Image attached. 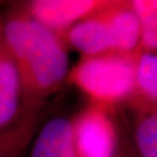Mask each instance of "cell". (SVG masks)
I'll return each instance as SVG.
<instances>
[{"label":"cell","mask_w":157,"mask_h":157,"mask_svg":"<svg viewBox=\"0 0 157 157\" xmlns=\"http://www.w3.org/2000/svg\"><path fill=\"white\" fill-rule=\"evenodd\" d=\"M2 19H4V13L1 12V2H0V43L2 40Z\"/></svg>","instance_id":"obj_13"},{"label":"cell","mask_w":157,"mask_h":157,"mask_svg":"<svg viewBox=\"0 0 157 157\" xmlns=\"http://www.w3.org/2000/svg\"><path fill=\"white\" fill-rule=\"evenodd\" d=\"M45 104H23L14 124L0 130V157H25L43 121Z\"/></svg>","instance_id":"obj_7"},{"label":"cell","mask_w":157,"mask_h":157,"mask_svg":"<svg viewBox=\"0 0 157 157\" xmlns=\"http://www.w3.org/2000/svg\"><path fill=\"white\" fill-rule=\"evenodd\" d=\"M141 25L139 51L157 54V0L130 1Z\"/></svg>","instance_id":"obj_12"},{"label":"cell","mask_w":157,"mask_h":157,"mask_svg":"<svg viewBox=\"0 0 157 157\" xmlns=\"http://www.w3.org/2000/svg\"><path fill=\"white\" fill-rule=\"evenodd\" d=\"M64 157H76V155H75V151H71V152H69V154H67V155H65V156Z\"/></svg>","instance_id":"obj_14"},{"label":"cell","mask_w":157,"mask_h":157,"mask_svg":"<svg viewBox=\"0 0 157 157\" xmlns=\"http://www.w3.org/2000/svg\"><path fill=\"white\" fill-rule=\"evenodd\" d=\"M135 97L157 104V54L137 51Z\"/></svg>","instance_id":"obj_11"},{"label":"cell","mask_w":157,"mask_h":157,"mask_svg":"<svg viewBox=\"0 0 157 157\" xmlns=\"http://www.w3.org/2000/svg\"><path fill=\"white\" fill-rule=\"evenodd\" d=\"M72 150V119L56 117L40 126L25 157H64Z\"/></svg>","instance_id":"obj_9"},{"label":"cell","mask_w":157,"mask_h":157,"mask_svg":"<svg viewBox=\"0 0 157 157\" xmlns=\"http://www.w3.org/2000/svg\"><path fill=\"white\" fill-rule=\"evenodd\" d=\"M105 7L93 15L76 23L61 35L69 50L72 49L78 51L80 57L113 52L111 33L104 14Z\"/></svg>","instance_id":"obj_5"},{"label":"cell","mask_w":157,"mask_h":157,"mask_svg":"<svg viewBox=\"0 0 157 157\" xmlns=\"http://www.w3.org/2000/svg\"><path fill=\"white\" fill-rule=\"evenodd\" d=\"M27 14L54 33L62 35L76 23L95 14L106 0H29L17 2Z\"/></svg>","instance_id":"obj_4"},{"label":"cell","mask_w":157,"mask_h":157,"mask_svg":"<svg viewBox=\"0 0 157 157\" xmlns=\"http://www.w3.org/2000/svg\"><path fill=\"white\" fill-rule=\"evenodd\" d=\"M113 44V52L134 54L139 51L141 25L130 1H109L104 10Z\"/></svg>","instance_id":"obj_6"},{"label":"cell","mask_w":157,"mask_h":157,"mask_svg":"<svg viewBox=\"0 0 157 157\" xmlns=\"http://www.w3.org/2000/svg\"><path fill=\"white\" fill-rule=\"evenodd\" d=\"M128 157H136V156H135L134 152H133V155H128Z\"/></svg>","instance_id":"obj_15"},{"label":"cell","mask_w":157,"mask_h":157,"mask_svg":"<svg viewBox=\"0 0 157 157\" xmlns=\"http://www.w3.org/2000/svg\"><path fill=\"white\" fill-rule=\"evenodd\" d=\"M136 57L137 52L80 57L70 67L67 83L82 92L89 104L113 112L135 95Z\"/></svg>","instance_id":"obj_2"},{"label":"cell","mask_w":157,"mask_h":157,"mask_svg":"<svg viewBox=\"0 0 157 157\" xmlns=\"http://www.w3.org/2000/svg\"><path fill=\"white\" fill-rule=\"evenodd\" d=\"M1 43L21 77L23 104H45L67 83L70 59L62 36L37 22L19 4L4 13Z\"/></svg>","instance_id":"obj_1"},{"label":"cell","mask_w":157,"mask_h":157,"mask_svg":"<svg viewBox=\"0 0 157 157\" xmlns=\"http://www.w3.org/2000/svg\"><path fill=\"white\" fill-rule=\"evenodd\" d=\"M127 104L134 107L135 111L134 155L136 157H157V104L144 101L135 95Z\"/></svg>","instance_id":"obj_10"},{"label":"cell","mask_w":157,"mask_h":157,"mask_svg":"<svg viewBox=\"0 0 157 157\" xmlns=\"http://www.w3.org/2000/svg\"><path fill=\"white\" fill-rule=\"evenodd\" d=\"M112 111L87 104L72 119L76 157H117L119 134Z\"/></svg>","instance_id":"obj_3"},{"label":"cell","mask_w":157,"mask_h":157,"mask_svg":"<svg viewBox=\"0 0 157 157\" xmlns=\"http://www.w3.org/2000/svg\"><path fill=\"white\" fill-rule=\"evenodd\" d=\"M23 111V86L17 67L0 43V130L8 128Z\"/></svg>","instance_id":"obj_8"}]
</instances>
